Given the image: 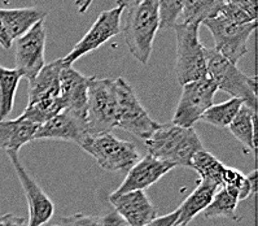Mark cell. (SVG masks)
<instances>
[{"instance_id":"6da1fadb","label":"cell","mask_w":258,"mask_h":226,"mask_svg":"<svg viewBox=\"0 0 258 226\" xmlns=\"http://www.w3.org/2000/svg\"><path fill=\"white\" fill-rule=\"evenodd\" d=\"M144 144L148 155L187 168H191L192 157L205 150L194 128H180L174 124H160Z\"/></svg>"},{"instance_id":"7a4b0ae2","label":"cell","mask_w":258,"mask_h":226,"mask_svg":"<svg viewBox=\"0 0 258 226\" xmlns=\"http://www.w3.org/2000/svg\"><path fill=\"white\" fill-rule=\"evenodd\" d=\"M158 29L160 12L157 0H138L128 8L121 31H123L128 51L140 64H148Z\"/></svg>"},{"instance_id":"3957f363","label":"cell","mask_w":258,"mask_h":226,"mask_svg":"<svg viewBox=\"0 0 258 226\" xmlns=\"http://www.w3.org/2000/svg\"><path fill=\"white\" fill-rule=\"evenodd\" d=\"M176 37L175 72L176 80L180 85L208 78L205 46L200 42V25L180 22L174 26Z\"/></svg>"},{"instance_id":"277c9868","label":"cell","mask_w":258,"mask_h":226,"mask_svg":"<svg viewBox=\"0 0 258 226\" xmlns=\"http://www.w3.org/2000/svg\"><path fill=\"white\" fill-rule=\"evenodd\" d=\"M205 56L208 78L216 83L217 89L227 92L232 98L240 99L246 107L255 110L257 82L254 77L243 73L236 64L228 62L227 59L219 55L214 48L205 47Z\"/></svg>"},{"instance_id":"5b68a950","label":"cell","mask_w":258,"mask_h":226,"mask_svg":"<svg viewBox=\"0 0 258 226\" xmlns=\"http://www.w3.org/2000/svg\"><path fill=\"white\" fill-rule=\"evenodd\" d=\"M86 123L90 135L105 134L117 128L114 80L91 77L88 85Z\"/></svg>"},{"instance_id":"8992f818","label":"cell","mask_w":258,"mask_h":226,"mask_svg":"<svg viewBox=\"0 0 258 226\" xmlns=\"http://www.w3.org/2000/svg\"><path fill=\"white\" fill-rule=\"evenodd\" d=\"M81 148L108 172H127L139 160L137 146L122 141L112 133L90 135Z\"/></svg>"},{"instance_id":"52a82bcc","label":"cell","mask_w":258,"mask_h":226,"mask_svg":"<svg viewBox=\"0 0 258 226\" xmlns=\"http://www.w3.org/2000/svg\"><path fill=\"white\" fill-rule=\"evenodd\" d=\"M114 85L117 96V128L146 141L160 124L149 116L127 81L118 77L114 80Z\"/></svg>"},{"instance_id":"ba28073f","label":"cell","mask_w":258,"mask_h":226,"mask_svg":"<svg viewBox=\"0 0 258 226\" xmlns=\"http://www.w3.org/2000/svg\"><path fill=\"white\" fill-rule=\"evenodd\" d=\"M203 25L212 34L214 49L228 62L236 65L248 52L246 43L257 28V22L236 24L219 15L214 19L204 21Z\"/></svg>"},{"instance_id":"9c48e42d","label":"cell","mask_w":258,"mask_h":226,"mask_svg":"<svg viewBox=\"0 0 258 226\" xmlns=\"http://www.w3.org/2000/svg\"><path fill=\"white\" fill-rule=\"evenodd\" d=\"M218 91L210 78H204L183 85L182 95L176 104L173 116L174 125L180 128H194L203 115L213 105L214 95Z\"/></svg>"},{"instance_id":"30bf717a","label":"cell","mask_w":258,"mask_h":226,"mask_svg":"<svg viewBox=\"0 0 258 226\" xmlns=\"http://www.w3.org/2000/svg\"><path fill=\"white\" fill-rule=\"evenodd\" d=\"M46 25L43 20L15 40L16 69L22 74V78L31 81L46 65Z\"/></svg>"},{"instance_id":"8fae6325","label":"cell","mask_w":258,"mask_h":226,"mask_svg":"<svg viewBox=\"0 0 258 226\" xmlns=\"http://www.w3.org/2000/svg\"><path fill=\"white\" fill-rule=\"evenodd\" d=\"M122 15H123V10L118 7L101 12L90 30L85 34V37L77 43L74 48L65 58H62L64 64L73 65L78 59L85 56L86 53L100 48L108 40L118 35L122 28Z\"/></svg>"},{"instance_id":"7c38bea8","label":"cell","mask_w":258,"mask_h":226,"mask_svg":"<svg viewBox=\"0 0 258 226\" xmlns=\"http://www.w3.org/2000/svg\"><path fill=\"white\" fill-rule=\"evenodd\" d=\"M12 162L16 175L19 177L20 184L24 189L25 196L29 205V218L26 226H43L46 225L55 213V205L48 195L43 191L42 187L37 184L24 168L22 162L20 161L19 153H7Z\"/></svg>"},{"instance_id":"4fadbf2b","label":"cell","mask_w":258,"mask_h":226,"mask_svg":"<svg viewBox=\"0 0 258 226\" xmlns=\"http://www.w3.org/2000/svg\"><path fill=\"white\" fill-rule=\"evenodd\" d=\"M90 137L86 117L69 109H62L53 119L38 128L34 141H64L82 146Z\"/></svg>"},{"instance_id":"5bb4252c","label":"cell","mask_w":258,"mask_h":226,"mask_svg":"<svg viewBox=\"0 0 258 226\" xmlns=\"http://www.w3.org/2000/svg\"><path fill=\"white\" fill-rule=\"evenodd\" d=\"M174 168L175 165L171 162L156 159L151 155L144 156L143 159L138 160L137 164L128 169L123 182L113 194L119 195L130 191H146Z\"/></svg>"},{"instance_id":"9a60e30c","label":"cell","mask_w":258,"mask_h":226,"mask_svg":"<svg viewBox=\"0 0 258 226\" xmlns=\"http://www.w3.org/2000/svg\"><path fill=\"white\" fill-rule=\"evenodd\" d=\"M109 202L114 207V212L128 226H146L157 214L146 191H130L119 195L110 194Z\"/></svg>"},{"instance_id":"2e32d148","label":"cell","mask_w":258,"mask_h":226,"mask_svg":"<svg viewBox=\"0 0 258 226\" xmlns=\"http://www.w3.org/2000/svg\"><path fill=\"white\" fill-rule=\"evenodd\" d=\"M90 81L91 77L79 73L73 65H64L60 73V100L64 109L86 117Z\"/></svg>"},{"instance_id":"e0dca14e","label":"cell","mask_w":258,"mask_h":226,"mask_svg":"<svg viewBox=\"0 0 258 226\" xmlns=\"http://www.w3.org/2000/svg\"><path fill=\"white\" fill-rule=\"evenodd\" d=\"M62 59L46 64L31 81H28V105L60 96V73L64 68Z\"/></svg>"},{"instance_id":"ac0fdd59","label":"cell","mask_w":258,"mask_h":226,"mask_svg":"<svg viewBox=\"0 0 258 226\" xmlns=\"http://www.w3.org/2000/svg\"><path fill=\"white\" fill-rule=\"evenodd\" d=\"M39 125L28 120H2L0 121V150L19 153L25 144L34 141Z\"/></svg>"},{"instance_id":"d6986e66","label":"cell","mask_w":258,"mask_h":226,"mask_svg":"<svg viewBox=\"0 0 258 226\" xmlns=\"http://www.w3.org/2000/svg\"><path fill=\"white\" fill-rule=\"evenodd\" d=\"M46 11L35 8V7L12 8V10L0 8V21L4 25L7 33L13 42L24 35L26 31L30 30L37 22L46 20Z\"/></svg>"},{"instance_id":"ffe728a7","label":"cell","mask_w":258,"mask_h":226,"mask_svg":"<svg viewBox=\"0 0 258 226\" xmlns=\"http://www.w3.org/2000/svg\"><path fill=\"white\" fill-rule=\"evenodd\" d=\"M218 189L221 187L205 182V181H199V184L189 194L188 198H185L184 202L176 209L179 216L175 225H188L199 213L207 209Z\"/></svg>"},{"instance_id":"44dd1931","label":"cell","mask_w":258,"mask_h":226,"mask_svg":"<svg viewBox=\"0 0 258 226\" xmlns=\"http://www.w3.org/2000/svg\"><path fill=\"white\" fill-rule=\"evenodd\" d=\"M223 4L225 0H183V22L201 26L204 21L218 16Z\"/></svg>"},{"instance_id":"7402d4cb","label":"cell","mask_w":258,"mask_h":226,"mask_svg":"<svg viewBox=\"0 0 258 226\" xmlns=\"http://www.w3.org/2000/svg\"><path fill=\"white\" fill-rule=\"evenodd\" d=\"M191 168L198 172L200 181H205L216 186H223V172L226 165L222 164L216 156L203 150L192 157Z\"/></svg>"},{"instance_id":"603a6c76","label":"cell","mask_w":258,"mask_h":226,"mask_svg":"<svg viewBox=\"0 0 258 226\" xmlns=\"http://www.w3.org/2000/svg\"><path fill=\"white\" fill-rule=\"evenodd\" d=\"M254 119L255 110L246 107L245 104L241 105L232 123L228 129L240 143L243 144L248 151L255 150V138H254Z\"/></svg>"},{"instance_id":"cb8c5ba5","label":"cell","mask_w":258,"mask_h":226,"mask_svg":"<svg viewBox=\"0 0 258 226\" xmlns=\"http://www.w3.org/2000/svg\"><path fill=\"white\" fill-rule=\"evenodd\" d=\"M21 78L22 74L16 68L10 69L0 65V121L7 120L12 112Z\"/></svg>"},{"instance_id":"d4e9b609","label":"cell","mask_w":258,"mask_h":226,"mask_svg":"<svg viewBox=\"0 0 258 226\" xmlns=\"http://www.w3.org/2000/svg\"><path fill=\"white\" fill-rule=\"evenodd\" d=\"M239 196L232 190L227 187H221L213 198L212 203L204 211L205 218H217V217H225L230 220L239 221L236 209L239 205Z\"/></svg>"},{"instance_id":"484cf974","label":"cell","mask_w":258,"mask_h":226,"mask_svg":"<svg viewBox=\"0 0 258 226\" xmlns=\"http://www.w3.org/2000/svg\"><path fill=\"white\" fill-rule=\"evenodd\" d=\"M243 104V101L236 98H231L221 104H213L204 113L200 121L210 124L216 128H228Z\"/></svg>"},{"instance_id":"4316f807","label":"cell","mask_w":258,"mask_h":226,"mask_svg":"<svg viewBox=\"0 0 258 226\" xmlns=\"http://www.w3.org/2000/svg\"><path fill=\"white\" fill-rule=\"evenodd\" d=\"M219 16L236 24L257 22V0H225Z\"/></svg>"},{"instance_id":"83f0119b","label":"cell","mask_w":258,"mask_h":226,"mask_svg":"<svg viewBox=\"0 0 258 226\" xmlns=\"http://www.w3.org/2000/svg\"><path fill=\"white\" fill-rule=\"evenodd\" d=\"M62 109H64V107H62L60 96H58L55 99H48V100H42L31 104V105H26L20 119L28 120L30 123L40 126L53 119Z\"/></svg>"},{"instance_id":"f1b7e54d","label":"cell","mask_w":258,"mask_h":226,"mask_svg":"<svg viewBox=\"0 0 258 226\" xmlns=\"http://www.w3.org/2000/svg\"><path fill=\"white\" fill-rule=\"evenodd\" d=\"M232 190L239 196V200H245L254 193L255 190V172L249 176L243 175L241 172L235 168L226 166L223 172V186Z\"/></svg>"},{"instance_id":"f546056e","label":"cell","mask_w":258,"mask_h":226,"mask_svg":"<svg viewBox=\"0 0 258 226\" xmlns=\"http://www.w3.org/2000/svg\"><path fill=\"white\" fill-rule=\"evenodd\" d=\"M60 226H127L117 212H110L104 216L74 213L61 218Z\"/></svg>"},{"instance_id":"4dcf8cb0","label":"cell","mask_w":258,"mask_h":226,"mask_svg":"<svg viewBox=\"0 0 258 226\" xmlns=\"http://www.w3.org/2000/svg\"><path fill=\"white\" fill-rule=\"evenodd\" d=\"M160 12V29H173L182 13L183 0H157Z\"/></svg>"},{"instance_id":"1f68e13d","label":"cell","mask_w":258,"mask_h":226,"mask_svg":"<svg viewBox=\"0 0 258 226\" xmlns=\"http://www.w3.org/2000/svg\"><path fill=\"white\" fill-rule=\"evenodd\" d=\"M178 211H174L171 213L166 214V216L156 217L155 220H152L149 223H147L146 226H175L176 220H178Z\"/></svg>"},{"instance_id":"d6a6232c","label":"cell","mask_w":258,"mask_h":226,"mask_svg":"<svg viewBox=\"0 0 258 226\" xmlns=\"http://www.w3.org/2000/svg\"><path fill=\"white\" fill-rule=\"evenodd\" d=\"M28 220L22 216L13 213H6L0 216V226H26Z\"/></svg>"},{"instance_id":"836d02e7","label":"cell","mask_w":258,"mask_h":226,"mask_svg":"<svg viewBox=\"0 0 258 226\" xmlns=\"http://www.w3.org/2000/svg\"><path fill=\"white\" fill-rule=\"evenodd\" d=\"M13 44V40L11 39V37L7 33L4 25L0 21V46L3 47L4 49H10Z\"/></svg>"},{"instance_id":"e575fe53","label":"cell","mask_w":258,"mask_h":226,"mask_svg":"<svg viewBox=\"0 0 258 226\" xmlns=\"http://www.w3.org/2000/svg\"><path fill=\"white\" fill-rule=\"evenodd\" d=\"M92 2L94 0H76V4H77V8H78V13L83 15L88 11V8L91 7Z\"/></svg>"},{"instance_id":"d590c367","label":"cell","mask_w":258,"mask_h":226,"mask_svg":"<svg viewBox=\"0 0 258 226\" xmlns=\"http://www.w3.org/2000/svg\"><path fill=\"white\" fill-rule=\"evenodd\" d=\"M138 0H117V7L118 8H122V10H128L131 7L137 3Z\"/></svg>"},{"instance_id":"8d00e7d4","label":"cell","mask_w":258,"mask_h":226,"mask_svg":"<svg viewBox=\"0 0 258 226\" xmlns=\"http://www.w3.org/2000/svg\"><path fill=\"white\" fill-rule=\"evenodd\" d=\"M175 226H187V225H175Z\"/></svg>"},{"instance_id":"74e56055","label":"cell","mask_w":258,"mask_h":226,"mask_svg":"<svg viewBox=\"0 0 258 226\" xmlns=\"http://www.w3.org/2000/svg\"><path fill=\"white\" fill-rule=\"evenodd\" d=\"M53 226H58V225H53Z\"/></svg>"}]
</instances>
